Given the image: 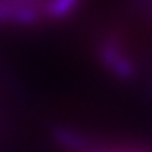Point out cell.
Wrapping results in <instances>:
<instances>
[{
	"mask_svg": "<svg viewBox=\"0 0 152 152\" xmlns=\"http://www.w3.org/2000/svg\"><path fill=\"white\" fill-rule=\"evenodd\" d=\"M55 139L65 148L72 149V151H83L86 148L84 140L77 136L75 133L66 130V129H56L55 130Z\"/></svg>",
	"mask_w": 152,
	"mask_h": 152,
	"instance_id": "3957f363",
	"label": "cell"
},
{
	"mask_svg": "<svg viewBox=\"0 0 152 152\" xmlns=\"http://www.w3.org/2000/svg\"><path fill=\"white\" fill-rule=\"evenodd\" d=\"M101 55L105 61V64L120 77H130L133 72V66L129 62V59L118 50V48L115 45L106 43L103 45L101 50Z\"/></svg>",
	"mask_w": 152,
	"mask_h": 152,
	"instance_id": "6da1fadb",
	"label": "cell"
},
{
	"mask_svg": "<svg viewBox=\"0 0 152 152\" xmlns=\"http://www.w3.org/2000/svg\"><path fill=\"white\" fill-rule=\"evenodd\" d=\"M78 3L80 0H50L46 6V13L50 18H64L69 15Z\"/></svg>",
	"mask_w": 152,
	"mask_h": 152,
	"instance_id": "7a4b0ae2",
	"label": "cell"
}]
</instances>
